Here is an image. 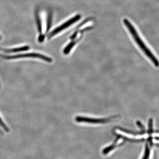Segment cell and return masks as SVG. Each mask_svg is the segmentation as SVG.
Masks as SVG:
<instances>
[{
    "mask_svg": "<svg viewBox=\"0 0 159 159\" xmlns=\"http://www.w3.org/2000/svg\"><path fill=\"white\" fill-rule=\"evenodd\" d=\"M124 24L126 27L128 28L129 31L132 34L134 40L135 41L137 44L139 45V48L144 52V54L150 59V60L153 62L154 65L157 67L159 66V61L157 57L152 54L149 48H147V46L145 44L144 42L141 39L139 36V34L134 27L133 26L132 24L129 22V21L127 19H124L123 20Z\"/></svg>",
    "mask_w": 159,
    "mask_h": 159,
    "instance_id": "1",
    "label": "cell"
},
{
    "mask_svg": "<svg viewBox=\"0 0 159 159\" xmlns=\"http://www.w3.org/2000/svg\"><path fill=\"white\" fill-rule=\"evenodd\" d=\"M0 39H1V37H0Z\"/></svg>",
    "mask_w": 159,
    "mask_h": 159,
    "instance_id": "10",
    "label": "cell"
},
{
    "mask_svg": "<svg viewBox=\"0 0 159 159\" xmlns=\"http://www.w3.org/2000/svg\"><path fill=\"white\" fill-rule=\"evenodd\" d=\"M117 118V116H112L105 119H95L81 116H77L75 118L76 122H86L89 123H105L109 122L114 119Z\"/></svg>",
    "mask_w": 159,
    "mask_h": 159,
    "instance_id": "3",
    "label": "cell"
},
{
    "mask_svg": "<svg viewBox=\"0 0 159 159\" xmlns=\"http://www.w3.org/2000/svg\"><path fill=\"white\" fill-rule=\"evenodd\" d=\"M75 43H76L75 42H72L69 44L65 48L64 50V53L65 54H68L70 51L71 49L75 45Z\"/></svg>",
    "mask_w": 159,
    "mask_h": 159,
    "instance_id": "6",
    "label": "cell"
},
{
    "mask_svg": "<svg viewBox=\"0 0 159 159\" xmlns=\"http://www.w3.org/2000/svg\"><path fill=\"white\" fill-rule=\"evenodd\" d=\"M0 125L5 129V130L6 131V132H9V128L6 126V125L5 124V123L3 122L1 118H0Z\"/></svg>",
    "mask_w": 159,
    "mask_h": 159,
    "instance_id": "7",
    "label": "cell"
},
{
    "mask_svg": "<svg viewBox=\"0 0 159 159\" xmlns=\"http://www.w3.org/2000/svg\"><path fill=\"white\" fill-rule=\"evenodd\" d=\"M2 133V132H1V131L0 130V134H1Z\"/></svg>",
    "mask_w": 159,
    "mask_h": 159,
    "instance_id": "9",
    "label": "cell"
},
{
    "mask_svg": "<svg viewBox=\"0 0 159 159\" xmlns=\"http://www.w3.org/2000/svg\"><path fill=\"white\" fill-rule=\"evenodd\" d=\"M137 125H139V127L142 129H144V126H143V125H142V124L140 121H137Z\"/></svg>",
    "mask_w": 159,
    "mask_h": 159,
    "instance_id": "8",
    "label": "cell"
},
{
    "mask_svg": "<svg viewBox=\"0 0 159 159\" xmlns=\"http://www.w3.org/2000/svg\"><path fill=\"white\" fill-rule=\"evenodd\" d=\"M80 16L78 15L75 16V17H73V18L69 20L68 21L66 22L64 24H63L61 26H59V27H57L56 29H54L53 31H51V33L48 35V39L51 38L53 37L56 34H57V33H59L63 30L66 29V28L69 27L70 25H71L72 24L76 22L77 20H78L80 19Z\"/></svg>",
    "mask_w": 159,
    "mask_h": 159,
    "instance_id": "4",
    "label": "cell"
},
{
    "mask_svg": "<svg viewBox=\"0 0 159 159\" xmlns=\"http://www.w3.org/2000/svg\"><path fill=\"white\" fill-rule=\"evenodd\" d=\"M0 57L7 59H16V58H25V57H33V58H40L48 62H51L52 59L50 57H48L42 54L36 53H29V54H18V55L5 56L0 54Z\"/></svg>",
    "mask_w": 159,
    "mask_h": 159,
    "instance_id": "2",
    "label": "cell"
},
{
    "mask_svg": "<svg viewBox=\"0 0 159 159\" xmlns=\"http://www.w3.org/2000/svg\"><path fill=\"white\" fill-rule=\"evenodd\" d=\"M29 48L28 46L26 47H23L22 48H13L11 49H9V50H1L0 49V51H5L6 52H8V53H13V52H20V51H27L28 49H29Z\"/></svg>",
    "mask_w": 159,
    "mask_h": 159,
    "instance_id": "5",
    "label": "cell"
}]
</instances>
